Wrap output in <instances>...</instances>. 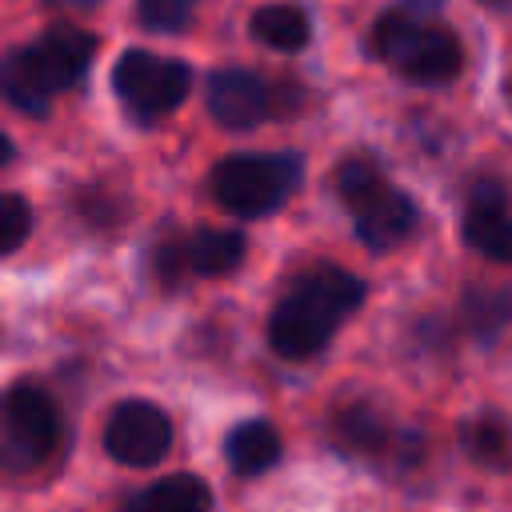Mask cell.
Returning a JSON list of instances; mask_svg holds the SVG:
<instances>
[{"instance_id":"cell-23","label":"cell","mask_w":512,"mask_h":512,"mask_svg":"<svg viewBox=\"0 0 512 512\" xmlns=\"http://www.w3.org/2000/svg\"><path fill=\"white\" fill-rule=\"evenodd\" d=\"M8 160H12V140H8L4 132H0V168H4Z\"/></svg>"},{"instance_id":"cell-13","label":"cell","mask_w":512,"mask_h":512,"mask_svg":"<svg viewBox=\"0 0 512 512\" xmlns=\"http://www.w3.org/2000/svg\"><path fill=\"white\" fill-rule=\"evenodd\" d=\"M248 32L260 44L276 48V52H300L308 44V36H312V24L296 4H264V8L252 12Z\"/></svg>"},{"instance_id":"cell-18","label":"cell","mask_w":512,"mask_h":512,"mask_svg":"<svg viewBox=\"0 0 512 512\" xmlns=\"http://www.w3.org/2000/svg\"><path fill=\"white\" fill-rule=\"evenodd\" d=\"M384 172L368 160V156H348L340 168H336V196L344 200V208L352 212L360 200H368L376 188H384Z\"/></svg>"},{"instance_id":"cell-16","label":"cell","mask_w":512,"mask_h":512,"mask_svg":"<svg viewBox=\"0 0 512 512\" xmlns=\"http://www.w3.org/2000/svg\"><path fill=\"white\" fill-rule=\"evenodd\" d=\"M332 432H336V444H340L344 452H360V456H384V452H388V424H384V416H380L376 408H368V404L344 408V412L336 416Z\"/></svg>"},{"instance_id":"cell-10","label":"cell","mask_w":512,"mask_h":512,"mask_svg":"<svg viewBox=\"0 0 512 512\" xmlns=\"http://www.w3.org/2000/svg\"><path fill=\"white\" fill-rule=\"evenodd\" d=\"M284 444L268 420H244L224 436V456L236 476H260L280 460Z\"/></svg>"},{"instance_id":"cell-5","label":"cell","mask_w":512,"mask_h":512,"mask_svg":"<svg viewBox=\"0 0 512 512\" xmlns=\"http://www.w3.org/2000/svg\"><path fill=\"white\" fill-rule=\"evenodd\" d=\"M60 448V412L36 384H12L0 396V476H28Z\"/></svg>"},{"instance_id":"cell-6","label":"cell","mask_w":512,"mask_h":512,"mask_svg":"<svg viewBox=\"0 0 512 512\" xmlns=\"http://www.w3.org/2000/svg\"><path fill=\"white\" fill-rule=\"evenodd\" d=\"M112 88H116V96L124 100V108L132 116L160 120V116H168L172 108L184 104V96L192 88V72L180 60H168V56L132 48V52H124L116 60Z\"/></svg>"},{"instance_id":"cell-11","label":"cell","mask_w":512,"mask_h":512,"mask_svg":"<svg viewBox=\"0 0 512 512\" xmlns=\"http://www.w3.org/2000/svg\"><path fill=\"white\" fill-rule=\"evenodd\" d=\"M244 236L236 228H200L184 236V264L192 276H228L244 260Z\"/></svg>"},{"instance_id":"cell-21","label":"cell","mask_w":512,"mask_h":512,"mask_svg":"<svg viewBox=\"0 0 512 512\" xmlns=\"http://www.w3.org/2000/svg\"><path fill=\"white\" fill-rule=\"evenodd\" d=\"M156 276H160V284L164 288H176L184 276H188V264H184V240H164L160 248H156Z\"/></svg>"},{"instance_id":"cell-15","label":"cell","mask_w":512,"mask_h":512,"mask_svg":"<svg viewBox=\"0 0 512 512\" xmlns=\"http://www.w3.org/2000/svg\"><path fill=\"white\" fill-rule=\"evenodd\" d=\"M460 444L468 460L480 468H492V472L512 468V428L500 416H472L460 428Z\"/></svg>"},{"instance_id":"cell-1","label":"cell","mask_w":512,"mask_h":512,"mask_svg":"<svg viewBox=\"0 0 512 512\" xmlns=\"http://www.w3.org/2000/svg\"><path fill=\"white\" fill-rule=\"evenodd\" d=\"M364 304V280L336 268V264H316L300 272L280 304L268 316V344L284 360H308L316 356L336 328Z\"/></svg>"},{"instance_id":"cell-19","label":"cell","mask_w":512,"mask_h":512,"mask_svg":"<svg viewBox=\"0 0 512 512\" xmlns=\"http://www.w3.org/2000/svg\"><path fill=\"white\" fill-rule=\"evenodd\" d=\"M32 232V208L16 192H0V256L16 252Z\"/></svg>"},{"instance_id":"cell-17","label":"cell","mask_w":512,"mask_h":512,"mask_svg":"<svg viewBox=\"0 0 512 512\" xmlns=\"http://www.w3.org/2000/svg\"><path fill=\"white\" fill-rule=\"evenodd\" d=\"M460 320L476 340H492L512 324V288H472L460 304Z\"/></svg>"},{"instance_id":"cell-8","label":"cell","mask_w":512,"mask_h":512,"mask_svg":"<svg viewBox=\"0 0 512 512\" xmlns=\"http://www.w3.org/2000/svg\"><path fill=\"white\" fill-rule=\"evenodd\" d=\"M208 112L228 132H248L272 112V88L252 68H220L208 76Z\"/></svg>"},{"instance_id":"cell-9","label":"cell","mask_w":512,"mask_h":512,"mask_svg":"<svg viewBox=\"0 0 512 512\" xmlns=\"http://www.w3.org/2000/svg\"><path fill=\"white\" fill-rule=\"evenodd\" d=\"M352 216H356V236L372 252H388V248L404 244L416 232V220H420L412 196L400 192V188H392V184H384L368 200H360L352 208Z\"/></svg>"},{"instance_id":"cell-20","label":"cell","mask_w":512,"mask_h":512,"mask_svg":"<svg viewBox=\"0 0 512 512\" xmlns=\"http://www.w3.org/2000/svg\"><path fill=\"white\" fill-rule=\"evenodd\" d=\"M136 16L148 32H184L192 20V0H136Z\"/></svg>"},{"instance_id":"cell-7","label":"cell","mask_w":512,"mask_h":512,"mask_svg":"<svg viewBox=\"0 0 512 512\" xmlns=\"http://www.w3.org/2000/svg\"><path fill=\"white\" fill-rule=\"evenodd\" d=\"M104 448L116 464H128V468L160 464L172 448V420L164 408L148 400H124L112 408L104 424Z\"/></svg>"},{"instance_id":"cell-12","label":"cell","mask_w":512,"mask_h":512,"mask_svg":"<svg viewBox=\"0 0 512 512\" xmlns=\"http://www.w3.org/2000/svg\"><path fill=\"white\" fill-rule=\"evenodd\" d=\"M208 508H212L208 484L200 476H188V472L164 476L124 504V512H208Z\"/></svg>"},{"instance_id":"cell-2","label":"cell","mask_w":512,"mask_h":512,"mask_svg":"<svg viewBox=\"0 0 512 512\" xmlns=\"http://www.w3.org/2000/svg\"><path fill=\"white\" fill-rule=\"evenodd\" d=\"M96 56V36L76 24L48 28L36 44L16 48L0 64V92L12 108L28 116H48L56 92L72 88Z\"/></svg>"},{"instance_id":"cell-22","label":"cell","mask_w":512,"mask_h":512,"mask_svg":"<svg viewBox=\"0 0 512 512\" xmlns=\"http://www.w3.org/2000/svg\"><path fill=\"white\" fill-rule=\"evenodd\" d=\"M52 8H68V12H84V8H96L100 0H48Z\"/></svg>"},{"instance_id":"cell-3","label":"cell","mask_w":512,"mask_h":512,"mask_svg":"<svg viewBox=\"0 0 512 512\" xmlns=\"http://www.w3.org/2000/svg\"><path fill=\"white\" fill-rule=\"evenodd\" d=\"M372 48L388 68H396L412 84H448L464 64L456 32L436 20H424L416 4L384 12L376 20Z\"/></svg>"},{"instance_id":"cell-14","label":"cell","mask_w":512,"mask_h":512,"mask_svg":"<svg viewBox=\"0 0 512 512\" xmlns=\"http://www.w3.org/2000/svg\"><path fill=\"white\" fill-rule=\"evenodd\" d=\"M464 244L496 264H512V216L508 208L468 204L464 212Z\"/></svg>"},{"instance_id":"cell-4","label":"cell","mask_w":512,"mask_h":512,"mask_svg":"<svg viewBox=\"0 0 512 512\" xmlns=\"http://www.w3.org/2000/svg\"><path fill=\"white\" fill-rule=\"evenodd\" d=\"M304 164L296 152H240L212 168V196L240 220L272 216L300 188Z\"/></svg>"},{"instance_id":"cell-24","label":"cell","mask_w":512,"mask_h":512,"mask_svg":"<svg viewBox=\"0 0 512 512\" xmlns=\"http://www.w3.org/2000/svg\"><path fill=\"white\" fill-rule=\"evenodd\" d=\"M484 4H492V8H500V4H508V0H484Z\"/></svg>"}]
</instances>
